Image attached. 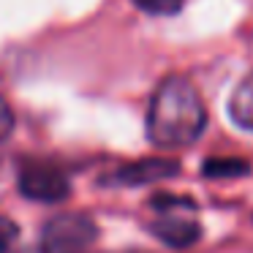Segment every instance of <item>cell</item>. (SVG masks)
Wrapping results in <instances>:
<instances>
[{
  "label": "cell",
  "mask_w": 253,
  "mask_h": 253,
  "mask_svg": "<svg viewBox=\"0 0 253 253\" xmlns=\"http://www.w3.org/2000/svg\"><path fill=\"white\" fill-rule=\"evenodd\" d=\"M207 126L199 90L185 77H169L155 87L147 109V136L166 150L193 144Z\"/></svg>",
  "instance_id": "obj_1"
},
{
  "label": "cell",
  "mask_w": 253,
  "mask_h": 253,
  "mask_svg": "<svg viewBox=\"0 0 253 253\" xmlns=\"http://www.w3.org/2000/svg\"><path fill=\"white\" fill-rule=\"evenodd\" d=\"M98 237L95 223L82 212H63L41 229V248L49 253H82Z\"/></svg>",
  "instance_id": "obj_2"
},
{
  "label": "cell",
  "mask_w": 253,
  "mask_h": 253,
  "mask_svg": "<svg viewBox=\"0 0 253 253\" xmlns=\"http://www.w3.org/2000/svg\"><path fill=\"white\" fill-rule=\"evenodd\" d=\"M19 191L33 202H63L71 193V182L55 166H28L19 171Z\"/></svg>",
  "instance_id": "obj_3"
},
{
  "label": "cell",
  "mask_w": 253,
  "mask_h": 253,
  "mask_svg": "<svg viewBox=\"0 0 253 253\" xmlns=\"http://www.w3.org/2000/svg\"><path fill=\"white\" fill-rule=\"evenodd\" d=\"M177 174V164L166 158H144V161H133L126 164L120 169H115L112 174L104 177L106 185H147V182L164 180V177Z\"/></svg>",
  "instance_id": "obj_4"
},
{
  "label": "cell",
  "mask_w": 253,
  "mask_h": 253,
  "mask_svg": "<svg viewBox=\"0 0 253 253\" xmlns=\"http://www.w3.org/2000/svg\"><path fill=\"white\" fill-rule=\"evenodd\" d=\"M164 218H158L150 231H153L158 240H164L171 248H191L193 242L202 237V229L196 226V220L185 218V215H177V210H161Z\"/></svg>",
  "instance_id": "obj_5"
},
{
  "label": "cell",
  "mask_w": 253,
  "mask_h": 253,
  "mask_svg": "<svg viewBox=\"0 0 253 253\" xmlns=\"http://www.w3.org/2000/svg\"><path fill=\"white\" fill-rule=\"evenodd\" d=\"M229 115L237 126L253 131V71L237 84L234 95L229 101Z\"/></svg>",
  "instance_id": "obj_6"
},
{
  "label": "cell",
  "mask_w": 253,
  "mask_h": 253,
  "mask_svg": "<svg viewBox=\"0 0 253 253\" xmlns=\"http://www.w3.org/2000/svg\"><path fill=\"white\" fill-rule=\"evenodd\" d=\"M204 174L210 180H226V177H240V174H248L251 171V164L242 158H212L204 164Z\"/></svg>",
  "instance_id": "obj_7"
},
{
  "label": "cell",
  "mask_w": 253,
  "mask_h": 253,
  "mask_svg": "<svg viewBox=\"0 0 253 253\" xmlns=\"http://www.w3.org/2000/svg\"><path fill=\"white\" fill-rule=\"evenodd\" d=\"M133 6L153 17H169L182 8V0H133Z\"/></svg>",
  "instance_id": "obj_8"
},
{
  "label": "cell",
  "mask_w": 253,
  "mask_h": 253,
  "mask_svg": "<svg viewBox=\"0 0 253 253\" xmlns=\"http://www.w3.org/2000/svg\"><path fill=\"white\" fill-rule=\"evenodd\" d=\"M17 237H19L17 223H14L11 218H3V215H0V253H11Z\"/></svg>",
  "instance_id": "obj_9"
},
{
  "label": "cell",
  "mask_w": 253,
  "mask_h": 253,
  "mask_svg": "<svg viewBox=\"0 0 253 253\" xmlns=\"http://www.w3.org/2000/svg\"><path fill=\"white\" fill-rule=\"evenodd\" d=\"M11 131H14V112L8 106V101L0 95V142L11 136Z\"/></svg>",
  "instance_id": "obj_10"
},
{
  "label": "cell",
  "mask_w": 253,
  "mask_h": 253,
  "mask_svg": "<svg viewBox=\"0 0 253 253\" xmlns=\"http://www.w3.org/2000/svg\"><path fill=\"white\" fill-rule=\"evenodd\" d=\"M25 253H49V251H46V248H41V245H39V248H36V251H25Z\"/></svg>",
  "instance_id": "obj_11"
}]
</instances>
